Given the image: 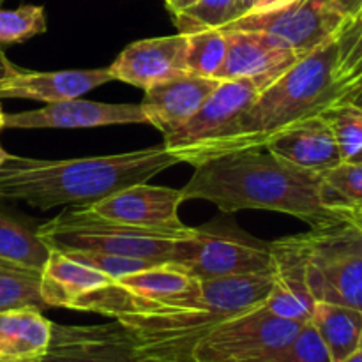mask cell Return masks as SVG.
Returning <instances> with one entry per match:
<instances>
[{"mask_svg":"<svg viewBox=\"0 0 362 362\" xmlns=\"http://www.w3.org/2000/svg\"><path fill=\"white\" fill-rule=\"evenodd\" d=\"M35 233L49 250L99 251L156 264H170L177 244L194 237L197 228H144L103 218L87 205H76L46 221Z\"/></svg>","mask_w":362,"mask_h":362,"instance_id":"5","label":"cell"},{"mask_svg":"<svg viewBox=\"0 0 362 362\" xmlns=\"http://www.w3.org/2000/svg\"><path fill=\"white\" fill-rule=\"evenodd\" d=\"M180 193L184 202H211L223 212H281L311 228L362 219L331 204L322 173L290 165L267 148L233 152L198 163Z\"/></svg>","mask_w":362,"mask_h":362,"instance_id":"1","label":"cell"},{"mask_svg":"<svg viewBox=\"0 0 362 362\" xmlns=\"http://www.w3.org/2000/svg\"><path fill=\"white\" fill-rule=\"evenodd\" d=\"M357 21H361V23H362V11L359 13V16H357Z\"/></svg>","mask_w":362,"mask_h":362,"instance_id":"45","label":"cell"},{"mask_svg":"<svg viewBox=\"0 0 362 362\" xmlns=\"http://www.w3.org/2000/svg\"><path fill=\"white\" fill-rule=\"evenodd\" d=\"M148 124L140 105H108V103L67 99L49 103L45 108L6 115L4 127L13 129H85V127Z\"/></svg>","mask_w":362,"mask_h":362,"instance_id":"12","label":"cell"},{"mask_svg":"<svg viewBox=\"0 0 362 362\" xmlns=\"http://www.w3.org/2000/svg\"><path fill=\"white\" fill-rule=\"evenodd\" d=\"M352 21L334 0H292L274 9L247 13L221 28L264 32L288 46L300 59L339 37Z\"/></svg>","mask_w":362,"mask_h":362,"instance_id":"8","label":"cell"},{"mask_svg":"<svg viewBox=\"0 0 362 362\" xmlns=\"http://www.w3.org/2000/svg\"><path fill=\"white\" fill-rule=\"evenodd\" d=\"M0 362H42L41 359H0Z\"/></svg>","mask_w":362,"mask_h":362,"instance_id":"41","label":"cell"},{"mask_svg":"<svg viewBox=\"0 0 362 362\" xmlns=\"http://www.w3.org/2000/svg\"><path fill=\"white\" fill-rule=\"evenodd\" d=\"M18 67L14 66L13 62H11L9 59L6 57V53L2 52V48H0V81L6 80V78L13 76V74L18 73Z\"/></svg>","mask_w":362,"mask_h":362,"instance_id":"33","label":"cell"},{"mask_svg":"<svg viewBox=\"0 0 362 362\" xmlns=\"http://www.w3.org/2000/svg\"><path fill=\"white\" fill-rule=\"evenodd\" d=\"M41 272L0 262V311L14 308L49 310L39 292Z\"/></svg>","mask_w":362,"mask_h":362,"instance_id":"25","label":"cell"},{"mask_svg":"<svg viewBox=\"0 0 362 362\" xmlns=\"http://www.w3.org/2000/svg\"><path fill=\"white\" fill-rule=\"evenodd\" d=\"M52 325L35 308L0 311V359H41L52 341Z\"/></svg>","mask_w":362,"mask_h":362,"instance_id":"21","label":"cell"},{"mask_svg":"<svg viewBox=\"0 0 362 362\" xmlns=\"http://www.w3.org/2000/svg\"><path fill=\"white\" fill-rule=\"evenodd\" d=\"M112 80L108 67L52 71V73L20 69L16 74L0 81V98L32 99L49 105V103L76 99Z\"/></svg>","mask_w":362,"mask_h":362,"instance_id":"19","label":"cell"},{"mask_svg":"<svg viewBox=\"0 0 362 362\" xmlns=\"http://www.w3.org/2000/svg\"><path fill=\"white\" fill-rule=\"evenodd\" d=\"M272 286L264 306L285 320L308 324L315 310V299L306 281V262L299 235L271 243Z\"/></svg>","mask_w":362,"mask_h":362,"instance_id":"15","label":"cell"},{"mask_svg":"<svg viewBox=\"0 0 362 362\" xmlns=\"http://www.w3.org/2000/svg\"><path fill=\"white\" fill-rule=\"evenodd\" d=\"M170 264L191 278L221 279L272 274V247L240 230L204 226L180 240Z\"/></svg>","mask_w":362,"mask_h":362,"instance_id":"7","label":"cell"},{"mask_svg":"<svg viewBox=\"0 0 362 362\" xmlns=\"http://www.w3.org/2000/svg\"><path fill=\"white\" fill-rule=\"evenodd\" d=\"M299 239L315 303L362 311V219L311 228Z\"/></svg>","mask_w":362,"mask_h":362,"instance_id":"6","label":"cell"},{"mask_svg":"<svg viewBox=\"0 0 362 362\" xmlns=\"http://www.w3.org/2000/svg\"><path fill=\"white\" fill-rule=\"evenodd\" d=\"M42 362H147L120 322L95 325H52Z\"/></svg>","mask_w":362,"mask_h":362,"instance_id":"11","label":"cell"},{"mask_svg":"<svg viewBox=\"0 0 362 362\" xmlns=\"http://www.w3.org/2000/svg\"><path fill=\"white\" fill-rule=\"evenodd\" d=\"M187 35V73L216 78L226 55V34L221 28H205Z\"/></svg>","mask_w":362,"mask_h":362,"instance_id":"26","label":"cell"},{"mask_svg":"<svg viewBox=\"0 0 362 362\" xmlns=\"http://www.w3.org/2000/svg\"><path fill=\"white\" fill-rule=\"evenodd\" d=\"M272 274L198 279L175 299L117 317L147 362H194L193 350L221 322L264 306Z\"/></svg>","mask_w":362,"mask_h":362,"instance_id":"2","label":"cell"},{"mask_svg":"<svg viewBox=\"0 0 362 362\" xmlns=\"http://www.w3.org/2000/svg\"><path fill=\"white\" fill-rule=\"evenodd\" d=\"M179 159L165 144L101 158L45 161L9 156L0 166V202H25L41 211L92 205L117 191L141 184Z\"/></svg>","mask_w":362,"mask_h":362,"instance_id":"3","label":"cell"},{"mask_svg":"<svg viewBox=\"0 0 362 362\" xmlns=\"http://www.w3.org/2000/svg\"><path fill=\"white\" fill-rule=\"evenodd\" d=\"M265 362H332V359L311 322H308L290 345Z\"/></svg>","mask_w":362,"mask_h":362,"instance_id":"31","label":"cell"},{"mask_svg":"<svg viewBox=\"0 0 362 362\" xmlns=\"http://www.w3.org/2000/svg\"><path fill=\"white\" fill-rule=\"evenodd\" d=\"M322 179L334 207L362 218V163L343 161L322 173Z\"/></svg>","mask_w":362,"mask_h":362,"instance_id":"27","label":"cell"},{"mask_svg":"<svg viewBox=\"0 0 362 362\" xmlns=\"http://www.w3.org/2000/svg\"><path fill=\"white\" fill-rule=\"evenodd\" d=\"M2 4H4V0H0V6H2Z\"/></svg>","mask_w":362,"mask_h":362,"instance_id":"47","label":"cell"},{"mask_svg":"<svg viewBox=\"0 0 362 362\" xmlns=\"http://www.w3.org/2000/svg\"><path fill=\"white\" fill-rule=\"evenodd\" d=\"M311 325L327 349L332 362H341L359 349L362 311L331 303H315Z\"/></svg>","mask_w":362,"mask_h":362,"instance_id":"22","label":"cell"},{"mask_svg":"<svg viewBox=\"0 0 362 362\" xmlns=\"http://www.w3.org/2000/svg\"><path fill=\"white\" fill-rule=\"evenodd\" d=\"M359 349L362 350V336H361V343H359Z\"/></svg>","mask_w":362,"mask_h":362,"instance_id":"46","label":"cell"},{"mask_svg":"<svg viewBox=\"0 0 362 362\" xmlns=\"http://www.w3.org/2000/svg\"><path fill=\"white\" fill-rule=\"evenodd\" d=\"M341 362H362V350L357 349L356 352L350 354V356L345 357Z\"/></svg>","mask_w":362,"mask_h":362,"instance_id":"38","label":"cell"},{"mask_svg":"<svg viewBox=\"0 0 362 362\" xmlns=\"http://www.w3.org/2000/svg\"><path fill=\"white\" fill-rule=\"evenodd\" d=\"M341 60V35L300 57L258 92L228 129L194 152L187 163L197 166L218 156L264 148L290 124L324 113L343 98L338 81Z\"/></svg>","mask_w":362,"mask_h":362,"instance_id":"4","label":"cell"},{"mask_svg":"<svg viewBox=\"0 0 362 362\" xmlns=\"http://www.w3.org/2000/svg\"><path fill=\"white\" fill-rule=\"evenodd\" d=\"M182 202L180 189L141 182L124 187L87 207L103 218L127 225L159 230H186L189 226L184 225L179 218V207Z\"/></svg>","mask_w":362,"mask_h":362,"instance_id":"14","label":"cell"},{"mask_svg":"<svg viewBox=\"0 0 362 362\" xmlns=\"http://www.w3.org/2000/svg\"><path fill=\"white\" fill-rule=\"evenodd\" d=\"M49 251L37 233L0 212V262L41 272Z\"/></svg>","mask_w":362,"mask_h":362,"instance_id":"23","label":"cell"},{"mask_svg":"<svg viewBox=\"0 0 362 362\" xmlns=\"http://www.w3.org/2000/svg\"><path fill=\"white\" fill-rule=\"evenodd\" d=\"M339 101H350V103H354V105H356L357 108L362 110V85H361V87L354 88V90L346 92V94L343 95V98L339 99Z\"/></svg>","mask_w":362,"mask_h":362,"instance_id":"36","label":"cell"},{"mask_svg":"<svg viewBox=\"0 0 362 362\" xmlns=\"http://www.w3.org/2000/svg\"><path fill=\"white\" fill-rule=\"evenodd\" d=\"M180 34L221 28L235 18V0H177L168 6Z\"/></svg>","mask_w":362,"mask_h":362,"instance_id":"24","label":"cell"},{"mask_svg":"<svg viewBox=\"0 0 362 362\" xmlns=\"http://www.w3.org/2000/svg\"><path fill=\"white\" fill-rule=\"evenodd\" d=\"M165 2H166V7H168V6H172V4H175L177 0H165Z\"/></svg>","mask_w":362,"mask_h":362,"instance_id":"44","label":"cell"},{"mask_svg":"<svg viewBox=\"0 0 362 362\" xmlns=\"http://www.w3.org/2000/svg\"><path fill=\"white\" fill-rule=\"evenodd\" d=\"M9 152H6V151H4V148H2V145H0V166H2L4 165V163H6L7 161V159H9Z\"/></svg>","mask_w":362,"mask_h":362,"instance_id":"40","label":"cell"},{"mask_svg":"<svg viewBox=\"0 0 362 362\" xmlns=\"http://www.w3.org/2000/svg\"><path fill=\"white\" fill-rule=\"evenodd\" d=\"M338 4L339 9L350 18V20H357L359 13L362 11V0H334Z\"/></svg>","mask_w":362,"mask_h":362,"instance_id":"32","label":"cell"},{"mask_svg":"<svg viewBox=\"0 0 362 362\" xmlns=\"http://www.w3.org/2000/svg\"><path fill=\"white\" fill-rule=\"evenodd\" d=\"M187 35L141 39L126 46L108 67L113 80L148 90L161 81L187 73Z\"/></svg>","mask_w":362,"mask_h":362,"instance_id":"13","label":"cell"},{"mask_svg":"<svg viewBox=\"0 0 362 362\" xmlns=\"http://www.w3.org/2000/svg\"><path fill=\"white\" fill-rule=\"evenodd\" d=\"M69 258L76 260L78 264H83L94 271L105 274L108 279L122 278V276L133 274V272L145 271V269L154 267L156 262L138 260V258L119 257V255L99 253V251H62Z\"/></svg>","mask_w":362,"mask_h":362,"instance_id":"30","label":"cell"},{"mask_svg":"<svg viewBox=\"0 0 362 362\" xmlns=\"http://www.w3.org/2000/svg\"><path fill=\"white\" fill-rule=\"evenodd\" d=\"M108 283V278L94 269L64 255L62 251L52 250L49 258L41 269L39 292L49 308H67L83 293L101 288Z\"/></svg>","mask_w":362,"mask_h":362,"instance_id":"20","label":"cell"},{"mask_svg":"<svg viewBox=\"0 0 362 362\" xmlns=\"http://www.w3.org/2000/svg\"><path fill=\"white\" fill-rule=\"evenodd\" d=\"M46 32V14L42 6H20L16 9L0 7V45L25 42Z\"/></svg>","mask_w":362,"mask_h":362,"instance_id":"29","label":"cell"},{"mask_svg":"<svg viewBox=\"0 0 362 362\" xmlns=\"http://www.w3.org/2000/svg\"><path fill=\"white\" fill-rule=\"evenodd\" d=\"M264 148L290 165L317 173L327 172L343 163L331 126L322 115L290 124L269 140Z\"/></svg>","mask_w":362,"mask_h":362,"instance_id":"18","label":"cell"},{"mask_svg":"<svg viewBox=\"0 0 362 362\" xmlns=\"http://www.w3.org/2000/svg\"><path fill=\"white\" fill-rule=\"evenodd\" d=\"M274 78H240L221 81L187 122L165 134V147L179 159V163H187L194 152L228 129L237 117L255 101L258 92Z\"/></svg>","mask_w":362,"mask_h":362,"instance_id":"10","label":"cell"},{"mask_svg":"<svg viewBox=\"0 0 362 362\" xmlns=\"http://www.w3.org/2000/svg\"><path fill=\"white\" fill-rule=\"evenodd\" d=\"M223 30V28H221ZM226 55L216 80L274 78L288 69L299 57L278 39L253 30H225Z\"/></svg>","mask_w":362,"mask_h":362,"instance_id":"16","label":"cell"},{"mask_svg":"<svg viewBox=\"0 0 362 362\" xmlns=\"http://www.w3.org/2000/svg\"><path fill=\"white\" fill-rule=\"evenodd\" d=\"M331 126L343 161L362 151V110L350 101H338L320 113Z\"/></svg>","mask_w":362,"mask_h":362,"instance_id":"28","label":"cell"},{"mask_svg":"<svg viewBox=\"0 0 362 362\" xmlns=\"http://www.w3.org/2000/svg\"><path fill=\"white\" fill-rule=\"evenodd\" d=\"M350 161H352V163H362V151L357 156H354V158L350 159Z\"/></svg>","mask_w":362,"mask_h":362,"instance_id":"43","label":"cell"},{"mask_svg":"<svg viewBox=\"0 0 362 362\" xmlns=\"http://www.w3.org/2000/svg\"><path fill=\"white\" fill-rule=\"evenodd\" d=\"M255 7V0H235V18L251 13ZM233 18V20H235Z\"/></svg>","mask_w":362,"mask_h":362,"instance_id":"37","label":"cell"},{"mask_svg":"<svg viewBox=\"0 0 362 362\" xmlns=\"http://www.w3.org/2000/svg\"><path fill=\"white\" fill-rule=\"evenodd\" d=\"M361 74H362V59L356 64V66L352 67V69L349 71V73L345 74V76L341 78V80H339V83H341V87H343V94H345V87H346V85L352 83V81L356 80V78H359Z\"/></svg>","mask_w":362,"mask_h":362,"instance_id":"34","label":"cell"},{"mask_svg":"<svg viewBox=\"0 0 362 362\" xmlns=\"http://www.w3.org/2000/svg\"><path fill=\"white\" fill-rule=\"evenodd\" d=\"M4 124H6V113L0 108V129H4Z\"/></svg>","mask_w":362,"mask_h":362,"instance_id":"42","label":"cell"},{"mask_svg":"<svg viewBox=\"0 0 362 362\" xmlns=\"http://www.w3.org/2000/svg\"><path fill=\"white\" fill-rule=\"evenodd\" d=\"M361 85H362V74H361V76H359V78H356V80H354V81H352V83H349V85H346V87H345V94H346V92L354 90V88L361 87ZM345 94H343V95H345Z\"/></svg>","mask_w":362,"mask_h":362,"instance_id":"39","label":"cell"},{"mask_svg":"<svg viewBox=\"0 0 362 362\" xmlns=\"http://www.w3.org/2000/svg\"><path fill=\"white\" fill-rule=\"evenodd\" d=\"M292 2V0H255V7L253 11H267V9H274V7L285 6V4ZM251 11V13H253Z\"/></svg>","mask_w":362,"mask_h":362,"instance_id":"35","label":"cell"},{"mask_svg":"<svg viewBox=\"0 0 362 362\" xmlns=\"http://www.w3.org/2000/svg\"><path fill=\"white\" fill-rule=\"evenodd\" d=\"M304 324L285 320L265 306L216 325L193 350L194 362H265L296 339Z\"/></svg>","mask_w":362,"mask_h":362,"instance_id":"9","label":"cell"},{"mask_svg":"<svg viewBox=\"0 0 362 362\" xmlns=\"http://www.w3.org/2000/svg\"><path fill=\"white\" fill-rule=\"evenodd\" d=\"M219 83L221 81L216 78L184 73L145 90L140 106L147 115V122L163 134H168L187 122Z\"/></svg>","mask_w":362,"mask_h":362,"instance_id":"17","label":"cell"}]
</instances>
